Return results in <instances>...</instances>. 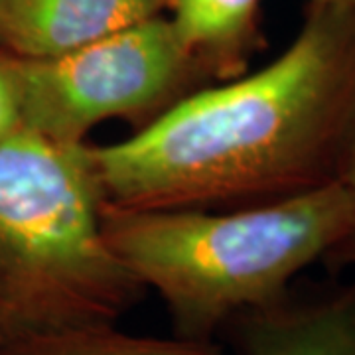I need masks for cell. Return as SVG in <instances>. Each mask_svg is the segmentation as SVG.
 I'll return each mask as SVG.
<instances>
[{"label": "cell", "instance_id": "6da1fadb", "mask_svg": "<svg viewBox=\"0 0 355 355\" xmlns=\"http://www.w3.org/2000/svg\"><path fill=\"white\" fill-rule=\"evenodd\" d=\"M355 121V8L312 2L251 76L196 89L121 142L91 146L105 205H253L342 176Z\"/></svg>", "mask_w": 355, "mask_h": 355}, {"label": "cell", "instance_id": "7a4b0ae2", "mask_svg": "<svg viewBox=\"0 0 355 355\" xmlns=\"http://www.w3.org/2000/svg\"><path fill=\"white\" fill-rule=\"evenodd\" d=\"M113 253L164 300L174 334L214 340L239 312L272 304L291 280L355 233V182L239 209L103 207Z\"/></svg>", "mask_w": 355, "mask_h": 355}, {"label": "cell", "instance_id": "3957f363", "mask_svg": "<svg viewBox=\"0 0 355 355\" xmlns=\"http://www.w3.org/2000/svg\"><path fill=\"white\" fill-rule=\"evenodd\" d=\"M85 142L22 128L0 142V347L116 324L146 288L103 233Z\"/></svg>", "mask_w": 355, "mask_h": 355}, {"label": "cell", "instance_id": "277c9868", "mask_svg": "<svg viewBox=\"0 0 355 355\" xmlns=\"http://www.w3.org/2000/svg\"><path fill=\"white\" fill-rule=\"evenodd\" d=\"M10 64L24 128L65 146L109 119L150 121L207 79L166 14L58 58Z\"/></svg>", "mask_w": 355, "mask_h": 355}, {"label": "cell", "instance_id": "5b68a950", "mask_svg": "<svg viewBox=\"0 0 355 355\" xmlns=\"http://www.w3.org/2000/svg\"><path fill=\"white\" fill-rule=\"evenodd\" d=\"M170 6L172 0H0V50L22 60L58 58Z\"/></svg>", "mask_w": 355, "mask_h": 355}, {"label": "cell", "instance_id": "8992f818", "mask_svg": "<svg viewBox=\"0 0 355 355\" xmlns=\"http://www.w3.org/2000/svg\"><path fill=\"white\" fill-rule=\"evenodd\" d=\"M237 355H355V282L239 312L227 322Z\"/></svg>", "mask_w": 355, "mask_h": 355}, {"label": "cell", "instance_id": "52a82bcc", "mask_svg": "<svg viewBox=\"0 0 355 355\" xmlns=\"http://www.w3.org/2000/svg\"><path fill=\"white\" fill-rule=\"evenodd\" d=\"M259 10L261 0H172L168 20L203 76L229 81L261 44Z\"/></svg>", "mask_w": 355, "mask_h": 355}, {"label": "cell", "instance_id": "ba28073f", "mask_svg": "<svg viewBox=\"0 0 355 355\" xmlns=\"http://www.w3.org/2000/svg\"><path fill=\"white\" fill-rule=\"evenodd\" d=\"M0 355H229L214 340L132 336L114 324L85 326L28 338L0 347Z\"/></svg>", "mask_w": 355, "mask_h": 355}, {"label": "cell", "instance_id": "9c48e42d", "mask_svg": "<svg viewBox=\"0 0 355 355\" xmlns=\"http://www.w3.org/2000/svg\"><path fill=\"white\" fill-rule=\"evenodd\" d=\"M22 128V109L10 55L0 53V142Z\"/></svg>", "mask_w": 355, "mask_h": 355}, {"label": "cell", "instance_id": "30bf717a", "mask_svg": "<svg viewBox=\"0 0 355 355\" xmlns=\"http://www.w3.org/2000/svg\"><path fill=\"white\" fill-rule=\"evenodd\" d=\"M334 268H340V266H349L355 265V233L349 235L345 241H342L336 249H331L330 253L324 257Z\"/></svg>", "mask_w": 355, "mask_h": 355}, {"label": "cell", "instance_id": "8fae6325", "mask_svg": "<svg viewBox=\"0 0 355 355\" xmlns=\"http://www.w3.org/2000/svg\"><path fill=\"white\" fill-rule=\"evenodd\" d=\"M342 174L355 182V121H354V130H352V139H349L347 156H345V164H343Z\"/></svg>", "mask_w": 355, "mask_h": 355}, {"label": "cell", "instance_id": "7c38bea8", "mask_svg": "<svg viewBox=\"0 0 355 355\" xmlns=\"http://www.w3.org/2000/svg\"><path fill=\"white\" fill-rule=\"evenodd\" d=\"M320 4H331V6H345V8H355V0H312Z\"/></svg>", "mask_w": 355, "mask_h": 355}]
</instances>
